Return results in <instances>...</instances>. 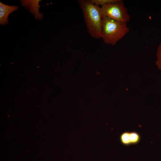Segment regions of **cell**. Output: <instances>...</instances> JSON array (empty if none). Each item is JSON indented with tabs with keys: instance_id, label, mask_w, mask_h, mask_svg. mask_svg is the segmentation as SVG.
I'll return each instance as SVG.
<instances>
[{
	"instance_id": "obj_1",
	"label": "cell",
	"mask_w": 161,
	"mask_h": 161,
	"mask_svg": "<svg viewBox=\"0 0 161 161\" xmlns=\"http://www.w3.org/2000/svg\"><path fill=\"white\" fill-rule=\"evenodd\" d=\"M78 2L83 12L88 33L92 38H101L102 15L101 7L91 0H79Z\"/></svg>"
},
{
	"instance_id": "obj_2",
	"label": "cell",
	"mask_w": 161,
	"mask_h": 161,
	"mask_svg": "<svg viewBox=\"0 0 161 161\" xmlns=\"http://www.w3.org/2000/svg\"><path fill=\"white\" fill-rule=\"evenodd\" d=\"M129 31L126 23L102 16L101 38L105 43L115 45Z\"/></svg>"
},
{
	"instance_id": "obj_3",
	"label": "cell",
	"mask_w": 161,
	"mask_h": 161,
	"mask_svg": "<svg viewBox=\"0 0 161 161\" xmlns=\"http://www.w3.org/2000/svg\"><path fill=\"white\" fill-rule=\"evenodd\" d=\"M101 7L102 16L127 23L130 19V16L121 0L107 4Z\"/></svg>"
},
{
	"instance_id": "obj_4",
	"label": "cell",
	"mask_w": 161,
	"mask_h": 161,
	"mask_svg": "<svg viewBox=\"0 0 161 161\" xmlns=\"http://www.w3.org/2000/svg\"><path fill=\"white\" fill-rule=\"evenodd\" d=\"M41 0H21V5L29 10L34 15L35 18L41 20L43 18L42 13H40L39 3Z\"/></svg>"
},
{
	"instance_id": "obj_5",
	"label": "cell",
	"mask_w": 161,
	"mask_h": 161,
	"mask_svg": "<svg viewBox=\"0 0 161 161\" xmlns=\"http://www.w3.org/2000/svg\"><path fill=\"white\" fill-rule=\"evenodd\" d=\"M18 8L17 6H9L0 2V24L3 26L8 24L9 16Z\"/></svg>"
},
{
	"instance_id": "obj_6",
	"label": "cell",
	"mask_w": 161,
	"mask_h": 161,
	"mask_svg": "<svg viewBox=\"0 0 161 161\" xmlns=\"http://www.w3.org/2000/svg\"><path fill=\"white\" fill-rule=\"evenodd\" d=\"M120 140L124 145H131L130 132L125 131L120 136Z\"/></svg>"
},
{
	"instance_id": "obj_7",
	"label": "cell",
	"mask_w": 161,
	"mask_h": 161,
	"mask_svg": "<svg viewBox=\"0 0 161 161\" xmlns=\"http://www.w3.org/2000/svg\"><path fill=\"white\" fill-rule=\"evenodd\" d=\"M157 60L156 64L158 68L161 70V42L158 45L156 53Z\"/></svg>"
},
{
	"instance_id": "obj_8",
	"label": "cell",
	"mask_w": 161,
	"mask_h": 161,
	"mask_svg": "<svg viewBox=\"0 0 161 161\" xmlns=\"http://www.w3.org/2000/svg\"><path fill=\"white\" fill-rule=\"evenodd\" d=\"M118 0H91L95 4L101 7L107 4L116 1Z\"/></svg>"
}]
</instances>
